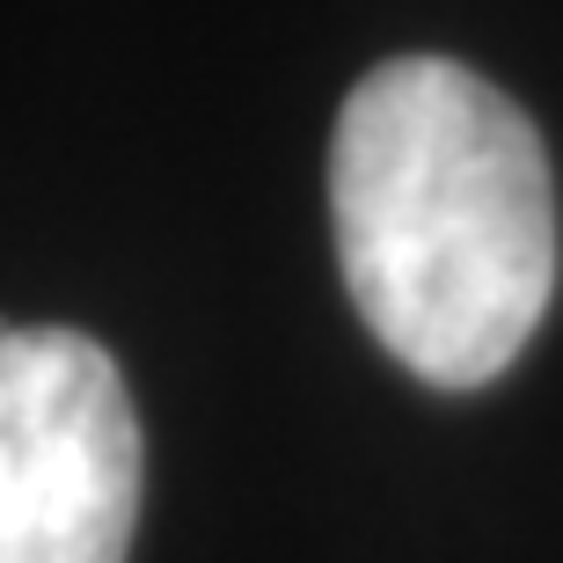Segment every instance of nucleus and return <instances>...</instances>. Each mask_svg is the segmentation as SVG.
<instances>
[{"label":"nucleus","mask_w":563,"mask_h":563,"mask_svg":"<svg viewBox=\"0 0 563 563\" xmlns=\"http://www.w3.org/2000/svg\"><path fill=\"white\" fill-rule=\"evenodd\" d=\"M336 264L358 322L432 388H483L556 292V184L542 132L461 59L374 66L330 140Z\"/></svg>","instance_id":"obj_1"},{"label":"nucleus","mask_w":563,"mask_h":563,"mask_svg":"<svg viewBox=\"0 0 563 563\" xmlns=\"http://www.w3.org/2000/svg\"><path fill=\"white\" fill-rule=\"evenodd\" d=\"M140 527V418L81 330L0 322V563H125Z\"/></svg>","instance_id":"obj_2"}]
</instances>
